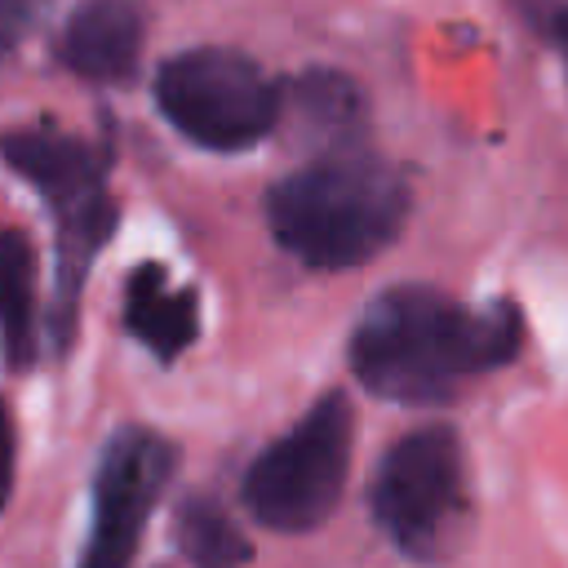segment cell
<instances>
[{
	"instance_id": "10",
	"label": "cell",
	"mask_w": 568,
	"mask_h": 568,
	"mask_svg": "<svg viewBox=\"0 0 568 568\" xmlns=\"http://www.w3.org/2000/svg\"><path fill=\"white\" fill-rule=\"evenodd\" d=\"M124 328L155 359H178L200 333V297L195 288H169L160 262H142L124 284Z\"/></svg>"
},
{
	"instance_id": "13",
	"label": "cell",
	"mask_w": 568,
	"mask_h": 568,
	"mask_svg": "<svg viewBox=\"0 0 568 568\" xmlns=\"http://www.w3.org/2000/svg\"><path fill=\"white\" fill-rule=\"evenodd\" d=\"M40 9H44V0H0V49L18 44Z\"/></svg>"
},
{
	"instance_id": "2",
	"label": "cell",
	"mask_w": 568,
	"mask_h": 568,
	"mask_svg": "<svg viewBox=\"0 0 568 568\" xmlns=\"http://www.w3.org/2000/svg\"><path fill=\"white\" fill-rule=\"evenodd\" d=\"M408 217V182L373 151L315 155L266 191V222L280 248L320 271L377 257Z\"/></svg>"
},
{
	"instance_id": "12",
	"label": "cell",
	"mask_w": 568,
	"mask_h": 568,
	"mask_svg": "<svg viewBox=\"0 0 568 568\" xmlns=\"http://www.w3.org/2000/svg\"><path fill=\"white\" fill-rule=\"evenodd\" d=\"M178 546L191 559V568H244L248 564V537L209 497L182 501V510H178Z\"/></svg>"
},
{
	"instance_id": "7",
	"label": "cell",
	"mask_w": 568,
	"mask_h": 568,
	"mask_svg": "<svg viewBox=\"0 0 568 568\" xmlns=\"http://www.w3.org/2000/svg\"><path fill=\"white\" fill-rule=\"evenodd\" d=\"M173 444L146 426H124L111 435L93 479V528L80 568H129L146 515L173 475Z\"/></svg>"
},
{
	"instance_id": "9",
	"label": "cell",
	"mask_w": 568,
	"mask_h": 568,
	"mask_svg": "<svg viewBox=\"0 0 568 568\" xmlns=\"http://www.w3.org/2000/svg\"><path fill=\"white\" fill-rule=\"evenodd\" d=\"M280 120L293 138L320 146V155L346 151L359 146L364 133V98L342 71L311 67L288 89H280Z\"/></svg>"
},
{
	"instance_id": "1",
	"label": "cell",
	"mask_w": 568,
	"mask_h": 568,
	"mask_svg": "<svg viewBox=\"0 0 568 568\" xmlns=\"http://www.w3.org/2000/svg\"><path fill=\"white\" fill-rule=\"evenodd\" d=\"M524 320L510 302L466 306L430 284L377 293L351 333V368L364 390L395 404H444L475 373L510 364Z\"/></svg>"
},
{
	"instance_id": "5",
	"label": "cell",
	"mask_w": 568,
	"mask_h": 568,
	"mask_svg": "<svg viewBox=\"0 0 568 568\" xmlns=\"http://www.w3.org/2000/svg\"><path fill=\"white\" fill-rule=\"evenodd\" d=\"M466 457L448 426L408 430L373 475V519L413 559H444L462 541Z\"/></svg>"
},
{
	"instance_id": "6",
	"label": "cell",
	"mask_w": 568,
	"mask_h": 568,
	"mask_svg": "<svg viewBox=\"0 0 568 568\" xmlns=\"http://www.w3.org/2000/svg\"><path fill=\"white\" fill-rule=\"evenodd\" d=\"M160 115L209 151H244L280 124V89L235 49L173 53L155 75Z\"/></svg>"
},
{
	"instance_id": "14",
	"label": "cell",
	"mask_w": 568,
	"mask_h": 568,
	"mask_svg": "<svg viewBox=\"0 0 568 568\" xmlns=\"http://www.w3.org/2000/svg\"><path fill=\"white\" fill-rule=\"evenodd\" d=\"M9 488H13V422L0 399V506L9 501Z\"/></svg>"
},
{
	"instance_id": "15",
	"label": "cell",
	"mask_w": 568,
	"mask_h": 568,
	"mask_svg": "<svg viewBox=\"0 0 568 568\" xmlns=\"http://www.w3.org/2000/svg\"><path fill=\"white\" fill-rule=\"evenodd\" d=\"M550 40L559 44V53H564V67H568V4L550 18Z\"/></svg>"
},
{
	"instance_id": "8",
	"label": "cell",
	"mask_w": 568,
	"mask_h": 568,
	"mask_svg": "<svg viewBox=\"0 0 568 568\" xmlns=\"http://www.w3.org/2000/svg\"><path fill=\"white\" fill-rule=\"evenodd\" d=\"M62 62L93 84H124L142 58V13L133 0H84L58 44Z\"/></svg>"
},
{
	"instance_id": "4",
	"label": "cell",
	"mask_w": 568,
	"mask_h": 568,
	"mask_svg": "<svg viewBox=\"0 0 568 568\" xmlns=\"http://www.w3.org/2000/svg\"><path fill=\"white\" fill-rule=\"evenodd\" d=\"M355 413L342 390H328L306 417L280 435L244 475V506L275 532H306L324 524L346 488Z\"/></svg>"
},
{
	"instance_id": "11",
	"label": "cell",
	"mask_w": 568,
	"mask_h": 568,
	"mask_svg": "<svg viewBox=\"0 0 568 568\" xmlns=\"http://www.w3.org/2000/svg\"><path fill=\"white\" fill-rule=\"evenodd\" d=\"M0 351L13 373L36 359V253L13 226H0Z\"/></svg>"
},
{
	"instance_id": "3",
	"label": "cell",
	"mask_w": 568,
	"mask_h": 568,
	"mask_svg": "<svg viewBox=\"0 0 568 568\" xmlns=\"http://www.w3.org/2000/svg\"><path fill=\"white\" fill-rule=\"evenodd\" d=\"M0 155L40 191V200L58 217V306L53 333L67 346L75 324L80 284L115 231V200L106 191V155L93 151L84 138L58 129H4Z\"/></svg>"
}]
</instances>
